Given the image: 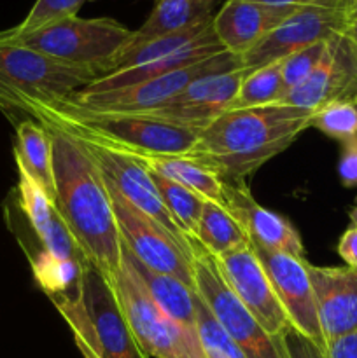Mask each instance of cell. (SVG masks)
I'll use <instances>...</instances> for the list:
<instances>
[{"instance_id": "cell-1", "label": "cell", "mask_w": 357, "mask_h": 358, "mask_svg": "<svg viewBox=\"0 0 357 358\" xmlns=\"http://www.w3.org/2000/svg\"><path fill=\"white\" fill-rule=\"evenodd\" d=\"M55 203L91 266L111 280L121 269L122 241L105 177L80 140L52 126Z\"/></svg>"}, {"instance_id": "cell-2", "label": "cell", "mask_w": 357, "mask_h": 358, "mask_svg": "<svg viewBox=\"0 0 357 358\" xmlns=\"http://www.w3.org/2000/svg\"><path fill=\"white\" fill-rule=\"evenodd\" d=\"M314 114L284 103L226 110L200 131L188 157L209 166L223 182L244 184L312 128Z\"/></svg>"}, {"instance_id": "cell-3", "label": "cell", "mask_w": 357, "mask_h": 358, "mask_svg": "<svg viewBox=\"0 0 357 358\" xmlns=\"http://www.w3.org/2000/svg\"><path fill=\"white\" fill-rule=\"evenodd\" d=\"M28 115L77 140L100 143L125 154L188 157L202 131L147 114L90 110L70 103L66 98L35 105Z\"/></svg>"}, {"instance_id": "cell-4", "label": "cell", "mask_w": 357, "mask_h": 358, "mask_svg": "<svg viewBox=\"0 0 357 358\" xmlns=\"http://www.w3.org/2000/svg\"><path fill=\"white\" fill-rule=\"evenodd\" d=\"M97 77L94 69L63 63L0 34V108L28 114L38 103L70 98Z\"/></svg>"}, {"instance_id": "cell-5", "label": "cell", "mask_w": 357, "mask_h": 358, "mask_svg": "<svg viewBox=\"0 0 357 358\" xmlns=\"http://www.w3.org/2000/svg\"><path fill=\"white\" fill-rule=\"evenodd\" d=\"M72 332L83 336L102 358H147L140 350L111 282L88 262L76 294L51 297Z\"/></svg>"}, {"instance_id": "cell-6", "label": "cell", "mask_w": 357, "mask_h": 358, "mask_svg": "<svg viewBox=\"0 0 357 358\" xmlns=\"http://www.w3.org/2000/svg\"><path fill=\"white\" fill-rule=\"evenodd\" d=\"M0 34L63 63L94 69L100 77L105 65L126 48L133 30L111 17L72 16L24 35Z\"/></svg>"}, {"instance_id": "cell-7", "label": "cell", "mask_w": 357, "mask_h": 358, "mask_svg": "<svg viewBox=\"0 0 357 358\" xmlns=\"http://www.w3.org/2000/svg\"><path fill=\"white\" fill-rule=\"evenodd\" d=\"M108 282L147 358H206L198 331L168 317L128 266L121 262V269Z\"/></svg>"}, {"instance_id": "cell-8", "label": "cell", "mask_w": 357, "mask_h": 358, "mask_svg": "<svg viewBox=\"0 0 357 358\" xmlns=\"http://www.w3.org/2000/svg\"><path fill=\"white\" fill-rule=\"evenodd\" d=\"M192 276L198 296L245 358H286L280 336H270L248 313L223 280L214 255L198 241L192 252Z\"/></svg>"}, {"instance_id": "cell-9", "label": "cell", "mask_w": 357, "mask_h": 358, "mask_svg": "<svg viewBox=\"0 0 357 358\" xmlns=\"http://www.w3.org/2000/svg\"><path fill=\"white\" fill-rule=\"evenodd\" d=\"M241 56L224 51L220 55L196 62L192 65L184 66L175 72L164 73L156 79L146 83L133 84V86L121 87V90L105 91V93L86 94L76 93L66 100L77 107L90 108L97 112H128V114H142V112L154 110L161 105L168 103L172 98L177 96L182 90L202 77L217 72L240 69Z\"/></svg>"}, {"instance_id": "cell-10", "label": "cell", "mask_w": 357, "mask_h": 358, "mask_svg": "<svg viewBox=\"0 0 357 358\" xmlns=\"http://www.w3.org/2000/svg\"><path fill=\"white\" fill-rule=\"evenodd\" d=\"M121 241L135 259L158 273L172 275L195 290L192 255L163 226L130 205L105 178Z\"/></svg>"}, {"instance_id": "cell-11", "label": "cell", "mask_w": 357, "mask_h": 358, "mask_svg": "<svg viewBox=\"0 0 357 358\" xmlns=\"http://www.w3.org/2000/svg\"><path fill=\"white\" fill-rule=\"evenodd\" d=\"M214 259L226 285L248 313L270 336H282L290 327L289 317L254 247L247 243Z\"/></svg>"}, {"instance_id": "cell-12", "label": "cell", "mask_w": 357, "mask_h": 358, "mask_svg": "<svg viewBox=\"0 0 357 358\" xmlns=\"http://www.w3.org/2000/svg\"><path fill=\"white\" fill-rule=\"evenodd\" d=\"M349 16L342 7L304 6L294 10L284 23L270 31L258 45L241 56L245 69H259L287 58L317 42L331 41L349 27Z\"/></svg>"}, {"instance_id": "cell-13", "label": "cell", "mask_w": 357, "mask_h": 358, "mask_svg": "<svg viewBox=\"0 0 357 358\" xmlns=\"http://www.w3.org/2000/svg\"><path fill=\"white\" fill-rule=\"evenodd\" d=\"M279 103L318 112L332 103H357V49L345 31L328 41L324 56L304 83Z\"/></svg>"}, {"instance_id": "cell-14", "label": "cell", "mask_w": 357, "mask_h": 358, "mask_svg": "<svg viewBox=\"0 0 357 358\" xmlns=\"http://www.w3.org/2000/svg\"><path fill=\"white\" fill-rule=\"evenodd\" d=\"M80 142L88 147L93 159L100 166L104 177L118 189L119 194L130 205L135 206L136 210L146 213L153 220H156L160 226H163L192 255L196 240H189L182 233L181 227L177 226L174 217L170 215L163 199H161L156 184H154L150 171L128 154L100 145V143L84 142V140H80Z\"/></svg>"}, {"instance_id": "cell-15", "label": "cell", "mask_w": 357, "mask_h": 358, "mask_svg": "<svg viewBox=\"0 0 357 358\" xmlns=\"http://www.w3.org/2000/svg\"><path fill=\"white\" fill-rule=\"evenodd\" d=\"M254 250L272 280L273 289L289 317L290 325L326 350V339L318 322L307 259H298L280 252H268L258 247H254Z\"/></svg>"}, {"instance_id": "cell-16", "label": "cell", "mask_w": 357, "mask_h": 358, "mask_svg": "<svg viewBox=\"0 0 357 358\" xmlns=\"http://www.w3.org/2000/svg\"><path fill=\"white\" fill-rule=\"evenodd\" d=\"M248 72L251 69L240 66L227 72L210 73L189 84L168 103L154 110L142 112V114L189 126V128L203 129L214 119L230 110Z\"/></svg>"}, {"instance_id": "cell-17", "label": "cell", "mask_w": 357, "mask_h": 358, "mask_svg": "<svg viewBox=\"0 0 357 358\" xmlns=\"http://www.w3.org/2000/svg\"><path fill=\"white\" fill-rule=\"evenodd\" d=\"M308 275L317 304L326 346L357 331V269L350 266H314Z\"/></svg>"}, {"instance_id": "cell-18", "label": "cell", "mask_w": 357, "mask_h": 358, "mask_svg": "<svg viewBox=\"0 0 357 358\" xmlns=\"http://www.w3.org/2000/svg\"><path fill=\"white\" fill-rule=\"evenodd\" d=\"M224 203L247 233L254 247L304 259V245L296 227L279 213L265 208L252 198L244 184L223 182Z\"/></svg>"}, {"instance_id": "cell-19", "label": "cell", "mask_w": 357, "mask_h": 358, "mask_svg": "<svg viewBox=\"0 0 357 358\" xmlns=\"http://www.w3.org/2000/svg\"><path fill=\"white\" fill-rule=\"evenodd\" d=\"M296 9L258 0H224L214 14V31L226 51L244 56Z\"/></svg>"}, {"instance_id": "cell-20", "label": "cell", "mask_w": 357, "mask_h": 358, "mask_svg": "<svg viewBox=\"0 0 357 358\" xmlns=\"http://www.w3.org/2000/svg\"><path fill=\"white\" fill-rule=\"evenodd\" d=\"M18 166V192L20 206L34 229L35 236L41 240L42 250L59 259H84L79 245L74 240L65 220L56 208L55 199L48 191L31 177L27 168L16 161Z\"/></svg>"}, {"instance_id": "cell-21", "label": "cell", "mask_w": 357, "mask_h": 358, "mask_svg": "<svg viewBox=\"0 0 357 358\" xmlns=\"http://www.w3.org/2000/svg\"><path fill=\"white\" fill-rule=\"evenodd\" d=\"M226 49L223 48V44L217 38L216 31H209L205 37H202L200 41H196L195 44H191L189 48L182 49V51L174 52L170 56H164V58L154 59V62L146 63V65L132 66V69L119 70V72L107 73V76L97 77L93 83L88 84L86 87H83L77 93H86V94H97V93H105V91H114L121 90V87L133 86V84L146 83V80L156 79V77L164 76V73L175 72V70H181L184 66L192 65L196 62H202V59L210 58V56H216L224 52Z\"/></svg>"}, {"instance_id": "cell-22", "label": "cell", "mask_w": 357, "mask_h": 358, "mask_svg": "<svg viewBox=\"0 0 357 358\" xmlns=\"http://www.w3.org/2000/svg\"><path fill=\"white\" fill-rule=\"evenodd\" d=\"M121 262L132 269L150 299L174 320L196 329V301L198 294L172 275L158 273L135 259L122 245Z\"/></svg>"}, {"instance_id": "cell-23", "label": "cell", "mask_w": 357, "mask_h": 358, "mask_svg": "<svg viewBox=\"0 0 357 358\" xmlns=\"http://www.w3.org/2000/svg\"><path fill=\"white\" fill-rule=\"evenodd\" d=\"M217 2L219 0H156L153 13L144 21L142 27L133 30L125 49L210 20L214 17Z\"/></svg>"}, {"instance_id": "cell-24", "label": "cell", "mask_w": 357, "mask_h": 358, "mask_svg": "<svg viewBox=\"0 0 357 358\" xmlns=\"http://www.w3.org/2000/svg\"><path fill=\"white\" fill-rule=\"evenodd\" d=\"M153 173L184 185L206 201L224 203L223 180L205 164L186 156H160V154H128Z\"/></svg>"}, {"instance_id": "cell-25", "label": "cell", "mask_w": 357, "mask_h": 358, "mask_svg": "<svg viewBox=\"0 0 357 358\" xmlns=\"http://www.w3.org/2000/svg\"><path fill=\"white\" fill-rule=\"evenodd\" d=\"M14 159L20 161L28 173L55 199L51 136L48 129L35 119H24L16 126Z\"/></svg>"}, {"instance_id": "cell-26", "label": "cell", "mask_w": 357, "mask_h": 358, "mask_svg": "<svg viewBox=\"0 0 357 358\" xmlns=\"http://www.w3.org/2000/svg\"><path fill=\"white\" fill-rule=\"evenodd\" d=\"M195 240L214 257L251 243L247 233L226 203L205 201Z\"/></svg>"}, {"instance_id": "cell-27", "label": "cell", "mask_w": 357, "mask_h": 358, "mask_svg": "<svg viewBox=\"0 0 357 358\" xmlns=\"http://www.w3.org/2000/svg\"><path fill=\"white\" fill-rule=\"evenodd\" d=\"M86 264L84 259H59L42 250L31 261V271L44 294L55 297L77 292Z\"/></svg>"}, {"instance_id": "cell-28", "label": "cell", "mask_w": 357, "mask_h": 358, "mask_svg": "<svg viewBox=\"0 0 357 358\" xmlns=\"http://www.w3.org/2000/svg\"><path fill=\"white\" fill-rule=\"evenodd\" d=\"M286 94L282 79V59L251 70L241 83L230 110L266 107L279 103Z\"/></svg>"}, {"instance_id": "cell-29", "label": "cell", "mask_w": 357, "mask_h": 358, "mask_svg": "<svg viewBox=\"0 0 357 358\" xmlns=\"http://www.w3.org/2000/svg\"><path fill=\"white\" fill-rule=\"evenodd\" d=\"M150 175H153V180L156 184L158 191H160L164 206L168 208L170 215L174 217L177 226L181 227L182 233L189 240H195L200 217H202L203 205H205L206 199H203L196 192L189 191L184 185L177 184V182L168 180L161 175L153 173V171H150Z\"/></svg>"}, {"instance_id": "cell-30", "label": "cell", "mask_w": 357, "mask_h": 358, "mask_svg": "<svg viewBox=\"0 0 357 358\" xmlns=\"http://www.w3.org/2000/svg\"><path fill=\"white\" fill-rule=\"evenodd\" d=\"M84 2L86 0H37L28 16L18 27L6 31L10 35H24L66 17L77 16V10L83 7Z\"/></svg>"}, {"instance_id": "cell-31", "label": "cell", "mask_w": 357, "mask_h": 358, "mask_svg": "<svg viewBox=\"0 0 357 358\" xmlns=\"http://www.w3.org/2000/svg\"><path fill=\"white\" fill-rule=\"evenodd\" d=\"M312 128L340 143L357 136V103H332L315 112Z\"/></svg>"}, {"instance_id": "cell-32", "label": "cell", "mask_w": 357, "mask_h": 358, "mask_svg": "<svg viewBox=\"0 0 357 358\" xmlns=\"http://www.w3.org/2000/svg\"><path fill=\"white\" fill-rule=\"evenodd\" d=\"M326 48H328V41L317 42V44H312L308 48L300 49V51L293 52V55L282 59V79L286 93L294 90L296 86H300L301 83H304L310 77L315 66L321 63Z\"/></svg>"}, {"instance_id": "cell-33", "label": "cell", "mask_w": 357, "mask_h": 358, "mask_svg": "<svg viewBox=\"0 0 357 358\" xmlns=\"http://www.w3.org/2000/svg\"><path fill=\"white\" fill-rule=\"evenodd\" d=\"M280 341H282L286 358H328L324 348H321L317 343L296 331L293 325L280 336Z\"/></svg>"}, {"instance_id": "cell-34", "label": "cell", "mask_w": 357, "mask_h": 358, "mask_svg": "<svg viewBox=\"0 0 357 358\" xmlns=\"http://www.w3.org/2000/svg\"><path fill=\"white\" fill-rule=\"evenodd\" d=\"M338 175L345 187H357V136L342 142Z\"/></svg>"}, {"instance_id": "cell-35", "label": "cell", "mask_w": 357, "mask_h": 358, "mask_svg": "<svg viewBox=\"0 0 357 358\" xmlns=\"http://www.w3.org/2000/svg\"><path fill=\"white\" fill-rule=\"evenodd\" d=\"M336 250L346 266L357 269V224L350 222V226L340 238Z\"/></svg>"}, {"instance_id": "cell-36", "label": "cell", "mask_w": 357, "mask_h": 358, "mask_svg": "<svg viewBox=\"0 0 357 358\" xmlns=\"http://www.w3.org/2000/svg\"><path fill=\"white\" fill-rule=\"evenodd\" d=\"M328 358H357V331L352 334L332 339L326 346Z\"/></svg>"}, {"instance_id": "cell-37", "label": "cell", "mask_w": 357, "mask_h": 358, "mask_svg": "<svg viewBox=\"0 0 357 358\" xmlns=\"http://www.w3.org/2000/svg\"><path fill=\"white\" fill-rule=\"evenodd\" d=\"M258 2L273 3V6H294V7H304V6L342 7L340 6V2H342V0H258Z\"/></svg>"}, {"instance_id": "cell-38", "label": "cell", "mask_w": 357, "mask_h": 358, "mask_svg": "<svg viewBox=\"0 0 357 358\" xmlns=\"http://www.w3.org/2000/svg\"><path fill=\"white\" fill-rule=\"evenodd\" d=\"M72 334H74V343H76V346H77V350L80 352V355H83L84 358H102L97 352H94L93 346H91L90 343L83 338V336L77 334V332H72Z\"/></svg>"}, {"instance_id": "cell-39", "label": "cell", "mask_w": 357, "mask_h": 358, "mask_svg": "<svg viewBox=\"0 0 357 358\" xmlns=\"http://www.w3.org/2000/svg\"><path fill=\"white\" fill-rule=\"evenodd\" d=\"M345 35L350 38V42L354 44V48L357 49V16L352 17V20L349 21V27H346Z\"/></svg>"}, {"instance_id": "cell-40", "label": "cell", "mask_w": 357, "mask_h": 358, "mask_svg": "<svg viewBox=\"0 0 357 358\" xmlns=\"http://www.w3.org/2000/svg\"><path fill=\"white\" fill-rule=\"evenodd\" d=\"M346 16H349V20H352V17L357 16V0H352L350 6L346 7Z\"/></svg>"}, {"instance_id": "cell-41", "label": "cell", "mask_w": 357, "mask_h": 358, "mask_svg": "<svg viewBox=\"0 0 357 358\" xmlns=\"http://www.w3.org/2000/svg\"><path fill=\"white\" fill-rule=\"evenodd\" d=\"M349 217H350V222L357 224V201L354 203V206H352V208H350Z\"/></svg>"}, {"instance_id": "cell-42", "label": "cell", "mask_w": 357, "mask_h": 358, "mask_svg": "<svg viewBox=\"0 0 357 358\" xmlns=\"http://www.w3.org/2000/svg\"><path fill=\"white\" fill-rule=\"evenodd\" d=\"M205 355H206V358H227V357L220 355V353H217V352H210V350H205Z\"/></svg>"}, {"instance_id": "cell-43", "label": "cell", "mask_w": 357, "mask_h": 358, "mask_svg": "<svg viewBox=\"0 0 357 358\" xmlns=\"http://www.w3.org/2000/svg\"><path fill=\"white\" fill-rule=\"evenodd\" d=\"M350 2H352V0H342V2H340V6H342V9L345 10V13H346V7L350 6Z\"/></svg>"}]
</instances>
